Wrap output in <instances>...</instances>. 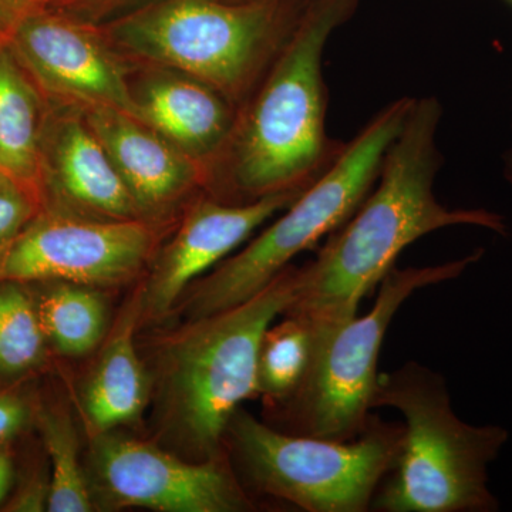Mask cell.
Here are the masks:
<instances>
[{"label": "cell", "instance_id": "cell-1", "mask_svg": "<svg viewBox=\"0 0 512 512\" xmlns=\"http://www.w3.org/2000/svg\"><path fill=\"white\" fill-rule=\"evenodd\" d=\"M441 117L436 97H414L375 190L332 232L316 259L298 268V291L285 315L313 325L352 318L404 249L439 229L468 225L507 235L503 215L484 208L451 210L437 200L434 185L444 163L437 144Z\"/></svg>", "mask_w": 512, "mask_h": 512}, {"label": "cell", "instance_id": "cell-2", "mask_svg": "<svg viewBox=\"0 0 512 512\" xmlns=\"http://www.w3.org/2000/svg\"><path fill=\"white\" fill-rule=\"evenodd\" d=\"M360 0H309L254 100L229 133V181L244 202L306 190L346 143L326 133L323 53Z\"/></svg>", "mask_w": 512, "mask_h": 512}, {"label": "cell", "instance_id": "cell-3", "mask_svg": "<svg viewBox=\"0 0 512 512\" xmlns=\"http://www.w3.org/2000/svg\"><path fill=\"white\" fill-rule=\"evenodd\" d=\"M298 291L289 265L247 301L192 319L161 353L164 429L197 461L224 456L225 434L241 403L258 396L262 339Z\"/></svg>", "mask_w": 512, "mask_h": 512}, {"label": "cell", "instance_id": "cell-4", "mask_svg": "<svg viewBox=\"0 0 512 512\" xmlns=\"http://www.w3.org/2000/svg\"><path fill=\"white\" fill-rule=\"evenodd\" d=\"M403 416L402 454L377 490L380 512H494L488 471L508 439L497 424L474 426L451 407L441 373L417 362L380 373L373 409Z\"/></svg>", "mask_w": 512, "mask_h": 512}, {"label": "cell", "instance_id": "cell-5", "mask_svg": "<svg viewBox=\"0 0 512 512\" xmlns=\"http://www.w3.org/2000/svg\"><path fill=\"white\" fill-rule=\"evenodd\" d=\"M413 99L402 97L387 104L345 144L335 163L285 208L281 218L194 282L184 301L188 318H202L247 301L288 268L296 255L345 224L373 190Z\"/></svg>", "mask_w": 512, "mask_h": 512}, {"label": "cell", "instance_id": "cell-6", "mask_svg": "<svg viewBox=\"0 0 512 512\" xmlns=\"http://www.w3.org/2000/svg\"><path fill=\"white\" fill-rule=\"evenodd\" d=\"M483 249L446 264L396 265L379 284L375 305L366 315L313 325L311 366L295 393L271 407L285 419L282 431L296 436L352 440L372 419L384 336L403 303L427 286L460 278L483 258Z\"/></svg>", "mask_w": 512, "mask_h": 512}, {"label": "cell", "instance_id": "cell-7", "mask_svg": "<svg viewBox=\"0 0 512 512\" xmlns=\"http://www.w3.org/2000/svg\"><path fill=\"white\" fill-rule=\"evenodd\" d=\"M403 423L372 416L356 439L296 436L244 409L229 421L225 444L249 487L308 512H366L402 454Z\"/></svg>", "mask_w": 512, "mask_h": 512}, {"label": "cell", "instance_id": "cell-8", "mask_svg": "<svg viewBox=\"0 0 512 512\" xmlns=\"http://www.w3.org/2000/svg\"><path fill=\"white\" fill-rule=\"evenodd\" d=\"M309 0H165L117 26V42L229 97L241 96L298 26Z\"/></svg>", "mask_w": 512, "mask_h": 512}, {"label": "cell", "instance_id": "cell-9", "mask_svg": "<svg viewBox=\"0 0 512 512\" xmlns=\"http://www.w3.org/2000/svg\"><path fill=\"white\" fill-rule=\"evenodd\" d=\"M153 245V231L138 220L43 212L0 247V282L126 284L147 264Z\"/></svg>", "mask_w": 512, "mask_h": 512}, {"label": "cell", "instance_id": "cell-10", "mask_svg": "<svg viewBox=\"0 0 512 512\" xmlns=\"http://www.w3.org/2000/svg\"><path fill=\"white\" fill-rule=\"evenodd\" d=\"M92 467L97 487L111 507L160 512L252 510L227 456L185 461L146 441L100 434Z\"/></svg>", "mask_w": 512, "mask_h": 512}, {"label": "cell", "instance_id": "cell-11", "mask_svg": "<svg viewBox=\"0 0 512 512\" xmlns=\"http://www.w3.org/2000/svg\"><path fill=\"white\" fill-rule=\"evenodd\" d=\"M305 190L276 192L244 204L198 202L164 249L146 288L141 289V318L160 320L173 311L192 282L218 266L239 245Z\"/></svg>", "mask_w": 512, "mask_h": 512}, {"label": "cell", "instance_id": "cell-12", "mask_svg": "<svg viewBox=\"0 0 512 512\" xmlns=\"http://www.w3.org/2000/svg\"><path fill=\"white\" fill-rule=\"evenodd\" d=\"M10 36L16 59L47 89L137 119L136 97L119 64L87 30L35 12L20 20Z\"/></svg>", "mask_w": 512, "mask_h": 512}, {"label": "cell", "instance_id": "cell-13", "mask_svg": "<svg viewBox=\"0 0 512 512\" xmlns=\"http://www.w3.org/2000/svg\"><path fill=\"white\" fill-rule=\"evenodd\" d=\"M87 124L101 141L140 211H157L191 187L190 156L143 121L107 106H92Z\"/></svg>", "mask_w": 512, "mask_h": 512}, {"label": "cell", "instance_id": "cell-14", "mask_svg": "<svg viewBox=\"0 0 512 512\" xmlns=\"http://www.w3.org/2000/svg\"><path fill=\"white\" fill-rule=\"evenodd\" d=\"M136 103L137 119L187 156L221 150L234 126L227 103L200 80L158 77L144 86Z\"/></svg>", "mask_w": 512, "mask_h": 512}, {"label": "cell", "instance_id": "cell-15", "mask_svg": "<svg viewBox=\"0 0 512 512\" xmlns=\"http://www.w3.org/2000/svg\"><path fill=\"white\" fill-rule=\"evenodd\" d=\"M141 318L140 292L121 313L100 359L84 384L82 407L93 436L136 421L146 407V369L138 357L134 332Z\"/></svg>", "mask_w": 512, "mask_h": 512}, {"label": "cell", "instance_id": "cell-16", "mask_svg": "<svg viewBox=\"0 0 512 512\" xmlns=\"http://www.w3.org/2000/svg\"><path fill=\"white\" fill-rule=\"evenodd\" d=\"M52 171L57 188L73 204L104 218L137 220L140 208L89 124H60L53 141Z\"/></svg>", "mask_w": 512, "mask_h": 512}, {"label": "cell", "instance_id": "cell-17", "mask_svg": "<svg viewBox=\"0 0 512 512\" xmlns=\"http://www.w3.org/2000/svg\"><path fill=\"white\" fill-rule=\"evenodd\" d=\"M39 161V101L15 53L0 50V168L30 183Z\"/></svg>", "mask_w": 512, "mask_h": 512}, {"label": "cell", "instance_id": "cell-18", "mask_svg": "<svg viewBox=\"0 0 512 512\" xmlns=\"http://www.w3.org/2000/svg\"><path fill=\"white\" fill-rule=\"evenodd\" d=\"M36 298L47 342L66 356L92 352L106 335L107 306L93 286L47 282Z\"/></svg>", "mask_w": 512, "mask_h": 512}, {"label": "cell", "instance_id": "cell-19", "mask_svg": "<svg viewBox=\"0 0 512 512\" xmlns=\"http://www.w3.org/2000/svg\"><path fill=\"white\" fill-rule=\"evenodd\" d=\"M313 349L315 329L308 319L285 315L282 322L269 326L258 356V394L269 407L298 390L311 366Z\"/></svg>", "mask_w": 512, "mask_h": 512}, {"label": "cell", "instance_id": "cell-20", "mask_svg": "<svg viewBox=\"0 0 512 512\" xmlns=\"http://www.w3.org/2000/svg\"><path fill=\"white\" fill-rule=\"evenodd\" d=\"M47 339L28 284L0 282V377L18 379L46 360Z\"/></svg>", "mask_w": 512, "mask_h": 512}, {"label": "cell", "instance_id": "cell-21", "mask_svg": "<svg viewBox=\"0 0 512 512\" xmlns=\"http://www.w3.org/2000/svg\"><path fill=\"white\" fill-rule=\"evenodd\" d=\"M36 419L50 461L47 511H92V493L80 466L79 439L72 420L56 409H39Z\"/></svg>", "mask_w": 512, "mask_h": 512}, {"label": "cell", "instance_id": "cell-22", "mask_svg": "<svg viewBox=\"0 0 512 512\" xmlns=\"http://www.w3.org/2000/svg\"><path fill=\"white\" fill-rule=\"evenodd\" d=\"M37 215L29 184L0 168V247L8 244Z\"/></svg>", "mask_w": 512, "mask_h": 512}, {"label": "cell", "instance_id": "cell-23", "mask_svg": "<svg viewBox=\"0 0 512 512\" xmlns=\"http://www.w3.org/2000/svg\"><path fill=\"white\" fill-rule=\"evenodd\" d=\"M33 407L18 389L0 390V450L9 446L28 427Z\"/></svg>", "mask_w": 512, "mask_h": 512}, {"label": "cell", "instance_id": "cell-24", "mask_svg": "<svg viewBox=\"0 0 512 512\" xmlns=\"http://www.w3.org/2000/svg\"><path fill=\"white\" fill-rule=\"evenodd\" d=\"M50 478H30L9 503V511H43L49 504Z\"/></svg>", "mask_w": 512, "mask_h": 512}, {"label": "cell", "instance_id": "cell-25", "mask_svg": "<svg viewBox=\"0 0 512 512\" xmlns=\"http://www.w3.org/2000/svg\"><path fill=\"white\" fill-rule=\"evenodd\" d=\"M43 0H0V32L10 33L20 20L35 13Z\"/></svg>", "mask_w": 512, "mask_h": 512}, {"label": "cell", "instance_id": "cell-26", "mask_svg": "<svg viewBox=\"0 0 512 512\" xmlns=\"http://www.w3.org/2000/svg\"><path fill=\"white\" fill-rule=\"evenodd\" d=\"M13 478L12 458L6 453L5 448L0 450V503L5 500Z\"/></svg>", "mask_w": 512, "mask_h": 512}, {"label": "cell", "instance_id": "cell-27", "mask_svg": "<svg viewBox=\"0 0 512 512\" xmlns=\"http://www.w3.org/2000/svg\"><path fill=\"white\" fill-rule=\"evenodd\" d=\"M505 178H507L508 183L512 185V148L507 153V157H505Z\"/></svg>", "mask_w": 512, "mask_h": 512}, {"label": "cell", "instance_id": "cell-28", "mask_svg": "<svg viewBox=\"0 0 512 512\" xmlns=\"http://www.w3.org/2000/svg\"><path fill=\"white\" fill-rule=\"evenodd\" d=\"M508 2H510V3H511V5H512V0H508Z\"/></svg>", "mask_w": 512, "mask_h": 512}, {"label": "cell", "instance_id": "cell-29", "mask_svg": "<svg viewBox=\"0 0 512 512\" xmlns=\"http://www.w3.org/2000/svg\"><path fill=\"white\" fill-rule=\"evenodd\" d=\"M77 2H79V0H77Z\"/></svg>", "mask_w": 512, "mask_h": 512}]
</instances>
